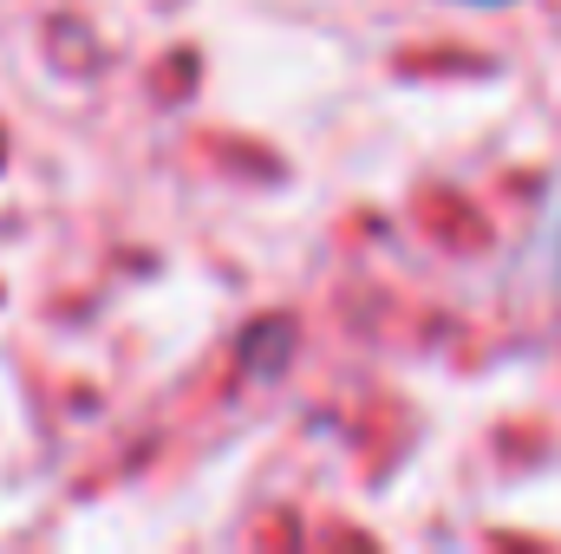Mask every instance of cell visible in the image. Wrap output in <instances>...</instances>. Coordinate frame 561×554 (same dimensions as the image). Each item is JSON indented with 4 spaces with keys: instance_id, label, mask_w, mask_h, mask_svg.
<instances>
[{
    "instance_id": "1",
    "label": "cell",
    "mask_w": 561,
    "mask_h": 554,
    "mask_svg": "<svg viewBox=\"0 0 561 554\" xmlns=\"http://www.w3.org/2000/svg\"><path fill=\"white\" fill-rule=\"evenodd\" d=\"M450 7H523V0H450Z\"/></svg>"
},
{
    "instance_id": "2",
    "label": "cell",
    "mask_w": 561,
    "mask_h": 554,
    "mask_svg": "<svg viewBox=\"0 0 561 554\" xmlns=\"http://www.w3.org/2000/svg\"><path fill=\"white\" fill-rule=\"evenodd\" d=\"M556 268H561V229H556Z\"/></svg>"
}]
</instances>
